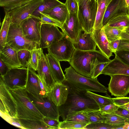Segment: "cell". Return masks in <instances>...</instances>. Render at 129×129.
<instances>
[{
	"label": "cell",
	"mask_w": 129,
	"mask_h": 129,
	"mask_svg": "<svg viewBox=\"0 0 129 129\" xmlns=\"http://www.w3.org/2000/svg\"><path fill=\"white\" fill-rule=\"evenodd\" d=\"M63 83L69 87L66 102L58 107L60 116L63 120L68 115L76 112L100 109L95 101L86 95V91L78 90L64 82Z\"/></svg>",
	"instance_id": "6da1fadb"
},
{
	"label": "cell",
	"mask_w": 129,
	"mask_h": 129,
	"mask_svg": "<svg viewBox=\"0 0 129 129\" xmlns=\"http://www.w3.org/2000/svg\"><path fill=\"white\" fill-rule=\"evenodd\" d=\"M111 60L100 50L83 51L75 49L69 62L77 73L91 78L96 64L108 62Z\"/></svg>",
	"instance_id": "7a4b0ae2"
},
{
	"label": "cell",
	"mask_w": 129,
	"mask_h": 129,
	"mask_svg": "<svg viewBox=\"0 0 129 129\" xmlns=\"http://www.w3.org/2000/svg\"><path fill=\"white\" fill-rule=\"evenodd\" d=\"M9 89L16 105L18 118L43 119L44 116L31 102L25 87Z\"/></svg>",
	"instance_id": "3957f363"
},
{
	"label": "cell",
	"mask_w": 129,
	"mask_h": 129,
	"mask_svg": "<svg viewBox=\"0 0 129 129\" xmlns=\"http://www.w3.org/2000/svg\"><path fill=\"white\" fill-rule=\"evenodd\" d=\"M66 80L64 82L80 91H89L107 93V89L97 78L88 77L77 73L71 66L65 69Z\"/></svg>",
	"instance_id": "277c9868"
},
{
	"label": "cell",
	"mask_w": 129,
	"mask_h": 129,
	"mask_svg": "<svg viewBox=\"0 0 129 129\" xmlns=\"http://www.w3.org/2000/svg\"><path fill=\"white\" fill-rule=\"evenodd\" d=\"M77 3L79 22L85 31L92 33L97 11V0H79Z\"/></svg>",
	"instance_id": "5b68a950"
},
{
	"label": "cell",
	"mask_w": 129,
	"mask_h": 129,
	"mask_svg": "<svg viewBox=\"0 0 129 129\" xmlns=\"http://www.w3.org/2000/svg\"><path fill=\"white\" fill-rule=\"evenodd\" d=\"M6 43L17 51L26 50L31 52L35 48H40L37 43L26 38L20 24L12 23L10 25Z\"/></svg>",
	"instance_id": "8992f818"
},
{
	"label": "cell",
	"mask_w": 129,
	"mask_h": 129,
	"mask_svg": "<svg viewBox=\"0 0 129 129\" xmlns=\"http://www.w3.org/2000/svg\"><path fill=\"white\" fill-rule=\"evenodd\" d=\"M47 48L48 52L59 61L68 62L75 50L73 41L64 33L60 39L53 42Z\"/></svg>",
	"instance_id": "52a82bcc"
},
{
	"label": "cell",
	"mask_w": 129,
	"mask_h": 129,
	"mask_svg": "<svg viewBox=\"0 0 129 129\" xmlns=\"http://www.w3.org/2000/svg\"><path fill=\"white\" fill-rule=\"evenodd\" d=\"M28 69L21 67L10 69L0 78L9 89L25 87L27 80Z\"/></svg>",
	"instance_id": "ba28073f"
},
{
	"label": "cell",
	"mask_w": 129,
	"mask_h": 129,
	"mask_svg": "<svg viewBox=\"0 0 129 129\" xmlns=\"http://www.w3.org/2000/svg\"><path fill=\"white\" fill-rule=\"evenodd\" d=\"M42 23L41 18L31 15L20 24L26 38L37 43L39 46Z\"/></svg>",
	"instance_id": "9c48e42d"
},
{
	"label": "cell",
	"mask_w": 129,
	"mask_h": 129,
	"mask_svg": "<svg viewBox=\"0 0 129 129\" xmlns=\"http://www.w3.org/2000/svg\"><path fill=\"white\" fill-rule=\"evenodd\" d=\"M43 0H34L24 5L6 13L10 17L11 23L18 24L30 16Z\"/></svg>",
	"instance_id": "30bf717a"
},
{
	"label": "cell",
	"mask_w": 129,
	"mask_h": 129,
	"mask_svg": "<svg viewBox=\"0 0 129 129\" xmlns=\"http://www.w3.org/2000/svg\"><path fill=\"white\" fill-rule=\"evenodd\" d=\"M27 93L32 103L44 117L59 121L60 115L58 107L47 96L43 97V100L41 101Z\"/></svg>",
	"instance_id": "8fae6325"
},
{
	"label": "cell",
	"mask_w": 129,
	"mask_h": 129,
	"mask_svg": "<svg viewBox=\"0 0 129 129\" xmlns=\"http://www.w3.org/2000/svg\"><path fill=\"white\" fill-rule=\"evenodd\" d=\"M110 76L108 89L111 95L117 97L127 96L129 93V76L115 74Z\"/></svg>",
	"instance_id": "7c38bea8"
},
{
	"label": "cell",
	"mask_w": 129,
	"mask_h": 129,
	"mask_svg": "<svg viewBox=\"0 0 129 129\" xmlns=\"http://www.w3.org/2000/svg\"><path fill=\"white\" fill-rule=\"evenodd\" d=\"M0 111L12 117L18 118L16 106L9 89L0 78Z\"/></svg>",
	"instance_id": "4fadbf2b"
},
{
	"label": "cell",
	"mask_w": 129,
	"mask_h": 129,
	"mask_svg": "<svg viewBox=\"0 0 129 129\" xmlns=\"http://www.w3.org/2000/svg\"><path fill=\"white\" fill-rule=\"evenodd\" d=\"M58 26L53 25L42 23L40 30L39 48H47L53 42L60 39L64 33L61 31Z\"/></svg>",
	"instance_id": "5bb4252c"
},
{
	"label": "cell",
	"mask_w": 129,
	"mask_h": 129,
	"mask_svg": "<svg viewBox=\"0 0 129 129\" xmlns=\"http://www.w3.org/2000/svg\"><path fill=\"white\" fill-rule=\"evenodd\" d=\"M38 74L47 92L51 88L55 82L49 67L45 56L43 52L39 62L37 70Z\"/></svg>",
	"instance_id": "9a60e30c"
},
{
	"label": "cell",
	"mask_w": 129,
	"mask_h": 129,
	"mask_svg": "<svg viewBox=\"0 0 129 129\" xmlns=\"http://www.w3.org/2000/svg\"><path fill=\"white\" fill-rule=\"evenodd\" d=\"M69 87L63 83L55 82L50 89L47 92L49 99L59 107L66 102L69 93Z\"/></svg>",
	"instance_id": "2e32d148"
},
{
	"label": "cell",
	"mask_w": 129,
	"mask_h": 129,
	"mask_svg": "<svg viewBox=\"0 0 129 129\" xmlns=\"http://www.w3.org/2000/svg\"><path fill=\"white\" fill-rule=\"evenodd\" d=\"M62 32L73 41H76L80 31L83 29L78 17L77 14L69 13L61 29Z\"/></svg>",
	"instance_id": "e0dca14e"
},
{
	"label": "cell",
	"mask_w": 129,
	"mask_h": 129,
	"mask_svg": "<svg viewBox=\"0 0 129 129\" xmlns=\"http://www.w3.org/2000/svg\"><path fill=\"white\" fill-rule=\"evenodd\" d=\"M125 0H112L109 4L103 20V26L107 24L112 18L119 15L128 14Z\"/></svg>",
	"instance_id": "ac0fdd59"
},
{
	"label": "cell",
	"mask_w": 129,
	"mask_h": 129,
	"mask_svg": "<svg viewBox=\"0 0 129 129\" xmlns=\"http://www.w3.org/2000/svg\"><path fill=\"white\" fill-rule=\"evenodd\" d=\"M25 88L29 93L40 101L43 100L42 92L39 82L40 78L35 71L29 67Z\"/></svg>",
	"instance_id": "d6986e66"
},
{
	"label": "cell",
	"mask_w": 129,
	"mask_h": 129,
	"mask_svg": "<svg viewBox=\"0 0 129 129\" xmlns=\"http://www.w3.org/2000/svg\"><path fill=\"white\" fill-rule=\"evenodd\" d=\"M73 44L75 49L83 51L96 50V46L92 33H87L83 29L80 31Z\"/></svg>",
	"instance_id": "ffe728a7"
},
{
	"label": "cell",
	"mask_w": 129,
	"mask_h": 129,
	"mask_svg": "<svg viewBox=\"0 0 129 129\" xmlns=\"http://www.w3.org/2000/svg\"><path fill=\"white\" fill-rule=\"evenodd\" d=\"M101 74L110 76L115 74L129 76V66L117 57L109 62L102 71Z\"/></svg>",
	"instance_id": "44dd1931"
},
{
	"label": "cell",
	"mask_w": 129,
	"mask_h": 129,
	"mask_svg": "<svg viewBox=\"0 0 129 129\" xmlns=\"http://www.w3.org/2000/svg\"><path fill=\"white\" fill-rule=\"evenodd\" d=\"M92 35L96 46L102 53L109 58L113 56L109 42L103 27L101 28L94 29Z\"/></svg>",
	"instance_id": "7402d4cb"
},
{
	"label": "cell",
	"mask_w": 129,
	"mask_h": 129,
	"mask_svg": "<svg viewBox=\"0 0 129 129\" xmlns=\"http://www.w3.org/2000/svg\"><path fill=\"white\" fill-rule=\"evenodd\" d=\"M0 58L9 68L21 67L18 59L17 51L7 43L0 51Z\"/></svg>",
	"instance_id": "603a6c76"
},
{
	"label": "cell",
	"mask_w": 129,
	"mask_h": 129,
	"mask_svg": "<svg viewBox=\"0 0 129 129\" xmlns=\"http://www.w3.org/2000/svg\"><path fill=\"white\" fill-rule=\"evenodd\" d=\"M45 56L54 80L56 82L63 83L66 79L60 67L59 61L49 52L46 54Z\"/></svg>",
	"instance_id": "cb8c5ba5"
},
{
	"label": "cell",
	"mask_w": 129,
	"mask_h": 129,
	"mask_svg": "<svg viewBox=\"0 0 129 129\" xmlns=\"http://www.w3.org/2000/svg\"><path fill=\"white\" fill-rule=\"evenodd\" d=\"M45 14L58 20L62 25L69 15V13L65 4L63 3L48 11Z\"/></svg>",
	"instance_id": "d4e9b609"
},
{
	"label": "cell",
	"mask_w": 129,
	"mask_h": 129,
	"mask_svg": "<svg viewBox=\"0 0 129 129\" xmlns=\"http://www.w3.org/2000/svg\"><path fill=\"white\" fill-rule=\"evenodd\" d=\"M112 0H97V9L94 29L102 28L103 20L107 8Z\"/></svg>",
	"instance_id": "484cf974"
},
{
	"label": "cell",
	"mask_w": 129,
	"mask_h": 129,
	"mask_svg": "<svg viewBox=\"0 0 129 129\" xmlns=\"http://www.w3.org/2000/svg\"><path fill=\"white\" fill-rule=\"evenodd\" d=\"M63 3L58 0H43L42 3L34 11L32 15L41 18L40 13H45Z\"/></svg>",
	"instance_id": "4316f807"
},
{
	"label": "cell",
	"mask_w": 129,
	"mask_h": 129,
	"mask_svg": "<svg viewBox=\"0 0 129 129\" xmlns=\"http://www.w3.org/2000/svg\"><path fill=\"white\" fill-rule=\"evenodd\" d=\"M19 121L26 129H52L42 120L19 119Z\"/></svg>",
	"instance_id": "83f0119b"
},
{
	"label": "cell",
	"mask_w": 129,
	"mask_h": 129,
	"mask_svg": "<svg viewBox=\"0 0 129 129\" xmlns=\"http://www.w3.org/2000/svg\"><path fill=\"white\" fill-rule=\"evenodd\" d=\"M10 17L6 13L2 23L0 33V51L4 47L6 43L7 36L10 24Z\"/></svg>",
	"instance_id": "f1b7e54d"
},
{
	"label": "cell",
	"mask_w": 129,
	"mask_h": 129,
	"mask_svg": "<svg viewBox=\"0 0 129 129\" xmlns=\"http://www.w3.org/2000/svg\"><path fill=\"white\" fill-rule=\"evenodd\" d=\"M107 24L124 30L129 27V15L123 14L115 17L111 19Z\"/></svg>",
	"instance_id": "f546056e"
},
{
	"label": "cell",
	"mask_w": 129,
	"mask_h": 129,
	"mask_svg": "<svg viewBox=\"0 0 129 129\" xmlns=\"http://www.w3.org/2000/svg\"><path fill=\"white\" fill-rule=\"evenodd\" d=\"M34 0H0V6L5 13L15 9Z\"/></svg>",
	"instance_id": "4dcf8cb0"
},
{
	"label": "cell",
	"mask_w": 129,
	"mask_h": 129,
	"mask_svg": "<svg viewBox=\"0 0 129 129\" xmlns=\"http://www.w3.org/2000/svg\"><path fill=\"white\" fill-rule=\"evenodd\" d=\"M103 27L109 42L116 40L121 39V35L124 29L111 26L108 24Z\"/></svg>",
	"instance_id": "1f68e13d"
},
{
	"label": "cell",
	"mask_w": 129,
	"mask_h": 129,
	"mask_svg": "<svg viewBox=\"0 0 129 129\" xmlns=\"http://www.w3.org/2000/svg\"><path fill=\"white\" fill-rule=\"evenodd\" d=\"M86 94L88 96L95 101L98 105L100 109L108 104L113 103L112 98L109 95L108 96H102L89 91H86Z\"/></svg>",
	"instance_id": "d6a6232c"
},
{
	"label": "cell",
	"mask_w": 129,
	"mask_h": 129,
	"mask_svg": "<svg viewBox=\"0 0 129 129\" xmlns=\"http://www.w3.org/2000/svg\"><path fill=\"white\" fill-rule=\"evenodd\" d=\"M89 119L90 123L105 122L106 119L102 113L100 109L90 111H82Z\"/></svg>",
	"instance_id": "836d02e7"
},
{
	"label": "cell",
	"mask_w": 129,
	"mask_h": 129,
	"mask_svg": "<svg viewBox=\"0 0 129 129\" xmlns=\"http://www.w3.org/2000/svg\"><path fill=\"white\" fill-rule=\"evenodd\" d=\"M106 119V122L112 125H124L125 122L129 119L126 118L113 113L103 114Z\"/></svg>",
	"instance_id": "e575fe53"
},
{
	"label": "cell",
	"mask_w": 129,
	"mask_h": 129,
	"mask_svg": "<svg viewBox=\"0 0 129 129\" xmlns=\"http://www.w3.org/2000/svg\"><path fill=\"white\" fill-rule=\"evenodd\" d=\"M18 58L21 67L27 68L31 58V52L26 50L17 51Z\"/></svg>",
	"instance_id": "d590c367"
},
{
	"label": "cell",
	"mask_w": 129,
	"mask_h": 129,
	"mask_svg": "<svg viewBox=\"0 0 129 129\" xmlns=\"http://www.w3.org/2000/svg\"><path fill=\"white\" fill-rule=\"evenodd\" d=\"M43 51L42 49L41 48L36 47L33 49L31 51V58L28 67L35 71H37L38 64Z\"/></svg>",
	"instance_id": "8d00e7d4"
},
{
	"label": "cell",
	"mask_w": 129,
	"mask_h": 129,
	"mask_svg": "<svg viewBox=\"0 0 129 129\" xmlns=\"http://www.w3.org/2000/svg\"><path fill=\"white\" fill-rule=\"evenodd\" d=\"M123 125H114L105 122H101L88 124L84 129H119Z\"/></svg>",
	"instance_id": "74e56055"
},
{
	"label": "cell",
	"mask_w": 129,
	"mask_h": 129,
	"mask_svg": "<svg viewBox=\"0 0 129 129\" xmlns=\"http://www.w3.org/2000/svg\"><path fill=\"white\" fill-rule=\"evenodd\" d=\"M88 124L66 120L60 121L58 126V129H84Z\"/></svg>",
	"instance_id": "f35d334b"
},
{
	"label": "cell",
	"mask_w": 129,
	"mask_h": 129,
	"mask_svg": "<svg viewBox=\"0 0 129 129\" xmlns=\"http://www.w3.org/2000/svg\"><path fill=\"white\" fill-rule=\"evenodd\" d=\"M65 120L88 124L90 121L82 112H79L68 115Z\"/></svg>",
	"instance_id": "ab89813d"
},
{
	"label": "cell",
	"mask_w": 129,
	"mask_h": 129,
	"mask_svg": "<svg viewBox=\"0 0 129 129\" xmlns=\"http://www.w3.org/2000/svg\"><path fill=\"white\" fill-rule=\"evenodd\" d=\"M41 18L42 23L53 25L61 28L62 25L59 21L46 14L41 12Z\"/></svg>",
	"instance_id": "60d3db41"
},
{
	"label": "cell",
	"mask_w": 129,
	"mask_h": 129,
	"mask_svg": "<svg viewBox=\"0 0 129 129\" xmlns=\"http://www.w3.org/2000/svg\"><path fill=\"white\" fill-rule=\"evenodd\" d=\"M0 112L1 116L8 123L19 128L26 129L21 124L18 118L12 117L1 111Z\"/></svg>",
	"instance_id": "b9f144b4"
},
{
	"label": "cell",
	"mask_w": 129,
	"mask_h": 129,
	"mask_svg": "<svg viewBox=\"0 0 129 129\" xmlns=\"http://www.w3.org/2000/svg\"><path fill=\"white\" fill-rule=\"evenodd\" d=\"M114 54L115 57L124 63L129 66V51L117 50Z\"/></svg>",
	"instance_id": "7bdbcfd3"
},
{
	"label": "cell",
	"mask_w": 129,
	"mask_h": 129,
	"mask_svg": "<svg viewBox=\"0 0 129 129\" xmlns=\"http://www.w3.org/2000/svg\"><path fill=\"white\" fill-rule=\"evenodd\" d=\"M108 62L100 63L96 64L93 70L91 78L93 79L97 78Z\"/></svg>",
	"instance_id": "ee69618b"
},
{
	"label": "cell",
	"mask_w": 129,
	"mask_h": 129,
	"mask_svg": "<svg viewBox=\"0 0 129 129\" xmlns=\"http://www.w3.org/2000/svg\"><path fill=\"white\" fill-rule=\"evenodd\" d=\"M65 4L69 13L77 14L78 7L76 0H66Z\"/></svg>",
	"instance_id": "f6af8a7d"
},
{
	"label": "cell",
	"mask_w": 129,
	"mask_h": 129,
	"mask_svg": "<svg viewBox=\"0 0 129 129\" xmlns=\"http://www.w3.org/2000/svg\"><path fill=\"white\" fill-rule=\"evenodd\" d=\"M119 107L114 103L108 104L100 109L102 114H105L113 113L118 109Z\"/></svg>",
	"instance_id": "bcb514c9"
},
{
	"label": "cell",
	"mask_w": 129,
	"mask_h": 129,
	"mask_svg": "<svg viewBox=\"0 0 129 129\" xmlns=\"http://www.w3.org/2000/svg\"><path fill=\"white\" fill-rule=\"evenodd\" d=\"M43 121L48 125L52 128V129H58L60 121L44 117Z\"/></svg>",
	"instance_id": "7dc6e473"
},
{
	"label": "cell",
	"mask_w": 129,
	"mask_h": 129,
	"mask_svg": "<svg viewBox=\"0 0 129 129\" xmlns=\"http://www.w3.org/2000/svg\"><path fill=\"white\" fill-rule=\"evenodd\" d=\"M113 103L119 107L129 102V97H119L112 98Z\"/></svg>",
	"instance_id": "c3c4849f"
},
{
	"label": "cell",
	"mask_w": 129,
	"mask_h": 129,
	"mask_svg": "<svg viewBox=\"0 0 129 129\" xmlns=\"http://www.w3.org/2000/svg\"><path fill=\"white\" fill-rule=\"evenodd\" d=\"M123 50L129 51V40L120 39L117 50Z\"/></svg>",
	"instance_id": "681fc988"
},
{
	"label": "cell",
	"mask_w": 129,
	"mask_h": 129,
	"mask_svg": "<svg viewBox=\"0 0 129 129\" xmlns=\"http://www.w3.org/2000/svg\"><path fill=\"white\" fill-rule=\"evenodd\" d=\"M113 114L129 119V110L119 107L117 110Z\"/></svg>",
	"instance_id": "f907efd6"
},
{
	"label": "cell",
	"mask_w": 129,
	"mask_h": 129,
	"mask_svg": "<svg viewBox=\"0 0 129 129\" xmlns=\"http://www.w3.org/2000/svg\"><path fill=\"white\" fill-rule=\"evenodd\" d=\"M120 40L118 39L109 42L110 47L112 52L114 53L117 50Z\"/></svg>",
	"instance_id": "816d5d0a"
},
{
	"label": "cell",
	"mask_w": 129,
	"mask_h": 129,
	"mask_svg": "<svg viewBox=\"0 0 129 129\" xmlns=\"http://www.w3.org/2000/svg\"><path fill=\"white\" fill-rule=\"evenodd\" d=\"M0 73L1 76L4 75L10 69L5 63L0 58Z\"/></svg>",
	"instance_id": "f5cc1de1"
},
{
	"label": "cell",
	"mask_w": 129,
	"mask_h": 129,
	"mask_svg": "<svg viewBox=\"0 0 129 129\" xmlns=\"http://www.w3.org/2000/svg\"><path fill=\"white\" fill-rule=\"evenodd\" d=\"M121 39L129 40V34L123 30L121 35Z\"/></svg>",
	"instance_id": "db71d44e"
},
{
	"label": "cell",
	"mask_w": 129,
	"mask_h": 129,
	"mask_svg": "<svg viewBox=\"0 0 129 129\" xmlns=\"http://www.w3.org/2000/svg\"><path fill=\"white\" fill-rule=\"evenodd\" d=\"M122 129H129V120L126 121L123 126Z\"/></svg>",
	"instance_id": "11a10c76"
},
{
	"label": "cell",
	"mask_w": 129,
	"mask_h": 129,
	"mask_svg": "<svg viewBox=\"0 0 129 129\" xmlns=\"http://www.w3.org/2000/svg\"><path fill=\"white\" fill-rule=\"evenodd\" d=\"M119 107L129 110V102L123 106H119Z\"/></svg>",
	"instance_id": "9f6ffc18"
},
{
	"label": "cell",
	"mask_w": 129,
	"mask_h": 129,
	"mask_svg": "<svg viewBox=\"0 0 129 129\" xmlns=\"http://www.w3.org/2000/svg\"><path fill=\"white\" fill-rule=\"evenodd\" d=\"M125 1L126 7L128 10L129 9V0H125Z\"/></svg>",
	"instance_id": "6f0895ef"
},
{
	"label": "cell",
	"mask_w": 129,
	"mask_h": 129,
	"mask_svg": "<svg viewBox=\"0 0 129 129\" xmlns=\"http://www.w3.org/2000/svg\"><path fill=\"white\" fill-rule=\"evenodd\" d=\"M124 30L129 34V27L125 28Z\"/></svg>",
	"instance_id": "680465c9"
},
{
	"label": "cell",
	"mask_w": 129,
	"mask_h": 129,
	"mask_svg": "<svg viewBox=\"0 0 129 129\" xmlns=\"http://www.w3.org/2000/svg\"><path fill=\"white\" fill-rule=\"evenodd\" d=\"M76 2H77V3L78 1L79 0H76Z\"/></svg>",
	"instance_id": "91938a15"
},
{
	"label": "cell",
	"mask_w": 129,
	"mask_h": 129,
	"mask_svg": "<svg viewBox=\"0 0 129 129\" xmlns=\"http://www.w3.org/2000/svg\"><path fill=\"white\" fill-rule=\"evenodd\" d=\"M128 14L129 15V9L128 10Z\"/></svg>",
	"instance_id": "94428289"
}]
</instances>
